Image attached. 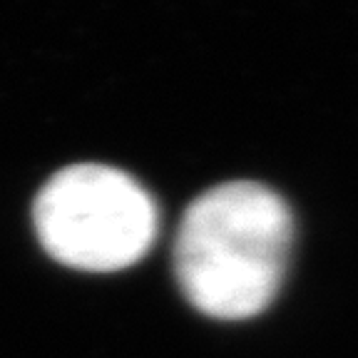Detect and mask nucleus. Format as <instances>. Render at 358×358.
<instances>
[{"instance_id":"1","label":"nucleus","mask_w":358,"mask_h":358,"mask_svg":"<svg viewBox=\"0 0 358 358\" xmlns=\"http://www.w3.org/2000/svg\"><path fill=\"white\" fill-rule=\"evenodd\" d=\"M294 244V217L276 192L227 182L189 204L174 244L185 296L212 319H252L274 301Z\"/></svg>"},{"instance_id":"2","label":"nucleus","mask_w":358,"mask_h":358,"mask_svg":"<svg viewBox=\"0 0 358 358\" xmlns=\"http://www.w3.org/2000/svg\"><path fill=\"white\" fill-rule=\"evenodd\" d=\"M159 214L145 187L107 164H73L40 189L35 229L45 252L83 271H117L155 244Z\"/></svg>"}]
</instances>
